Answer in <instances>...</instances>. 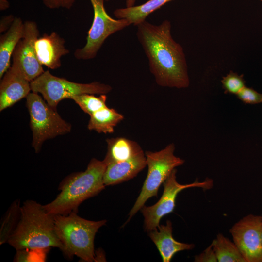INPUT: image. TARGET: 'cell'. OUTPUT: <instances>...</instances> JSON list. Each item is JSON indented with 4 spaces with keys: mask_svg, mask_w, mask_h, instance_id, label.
<instances>
[{
    "mask_svg": "<svg viewBox=\"0 0 262 262\" xmlns=\"http://www.w3.org/2000/svg\"><path fill=\"white\" fill-rule=\"evenodd\" d=\"M136 36L148 60L157 84L162 87L185 88L190 80L182 46L171 35L167 20L159 25L146 20L137 26Z\"/></svg>",
    "mask_w": 262,
    "mask_h": 262,
    "instance_id": "6da1fadb",
    "label": "cell"
},
{
    "mask_svg": "<svg viewBox=\"0 0 262 262\" xmlns=\"http://www.w3.org/2000/svg\"><path fill=\"white\" fill-rule=\"evenodd\" d=\"M7 242L16 250L62 248L56 231L54 215L48 213L43 205L31 200L21 206L19 221Z\"/></svg>",
    "mask_w": 262,
    "mask_h": 262,
    "instance_id": "7a4b0ae2",
    "label": "cell"
},
{
    "mask_svg": "<svg viewBox=\"0 0 262 262\" xmlns=\"http://www.w3.org/2000/svg\"><path fill=\"white\" fill-rule=\"evenodd\" d=\"M106 167L104 160L93 158L84 171L66 176L60 183V193L53 201L43 205L45 210L53 215L77 212L82 202L104 189L103 176Z\"/></svg>",
    "mask_w": 262,
    "mask_h": 262,
    "instance_id": "3957f363",
    "label": "cell"
},
{
    "mask_svg": "<svg viewBox=\"0 0 262 262\" xmlns=\"http://www.w3.org/2000/svg\"><path fill=\"white\" fill-rule=\"evenodd\" d=\"M57 234L65 256H76L85 262L95 261L94 238L98 229L107 221H91L82 218L77 212L54 215Z\"/></svg>",
    "mask_w": 262,
    "mask_h": 262,
    "instance_id": "277c9868",
    "label": "cell"
},
{
    "mask_svg": "<svg viewBox=\"0 0 262 262\" xmlns=\"http://www.w3.org/2000/svg\"><path fill=\"white\" fill-rule=\"evenodd\" d=\"M25 98L33 135L32 147L37 153L45 141L68 133L72 126L64 120L57 109L49 105L38 93L30 92Z\"/></svg>",
    "mask_w": 262,
    "mask_h": 262,
    "instance_id": "5b68a950",
    "label": "cell"
},
{
    "mask_svg": "<svg viewBox=\"0 0 262 262\" xmlns=\"http://www.w3.org/2000/svg\"><path fill=\"white\" fill-rule=\"evenodd\" d=\"M175 145H168L156 152H145L148 171L141 192L129 213L127 223L152 196H156L159 187L176 167L182 165L184 160L174 155Z\"/></svg>",
    "mask_w": 262,
    "mask_h": 262,
    "instance_id": "8992f818",
    "label": "cell"
},
{
    "mask_svg": "<svg viewBox=\"0 0 262 262\" xmlns=\"http://www.w3.org/2000/svg\"><path fill=\"white\" fill-rule=\"evenodd\" d=\"M32 92L40 93L52 107L56 109L59 102L83 94H107L112 87L98 82L89 83L73 82L51 74L49 70L30 82Z\"/></svg>",
    "mask_w": 262,
    "mask_h": 262,
    "instance_id": "52a82bcc",
    "label": "cell"
},
{
    "mask_svg": "<svg viewBox=\"0 0 262 262\" xmlns=\"http://www.w3.org/2000/svg\"><path fill=\"white\" fill-rule=\"evenodd\" d=\"M90 1L94 11L93 20L87 32L85 45L74 52V57L78 60L94 58L110 35L131 25L127 19H115L111 17L105 9V0Z\"/></svg>",
    "mask_w": 262,
    "mask_h": 262,
    "instance_id": "ba28073f",
    "label": "cell"
},
{
    "mask_svg": "<svg viewBox=\"0 0 262 262\" xmlns=\"http://www.w3.org/2000/svg\"><path fill=\"white\" fill-rule=\"evenodd\" d=\"M176 173L175 168L164 182V192L157 202L150 206L144 205L141 209L144 217L145 229L148 232L157 228L164 216L173 212L177 196L180 192L193 187L208 190L213 186V180L210 178H206L201 182L196 180L191 183L180 184L177 181Z\"/></svg>",
    "mask_w": 262,
    "mask_h": 262,
    "instance_id": "9c48e42d",
    "label": "cell"
},
{
    "mask_svg": "<svg viewBox=\"0 0 262 262\" xmlns=\"http://www.w3.org/2000/svg\"><path fill=\"white\" fill-rule=\"evenodd\" d=\"M262 217L250 214L236 222L230 233L246 262H262Z\"/></svg>",
    "mask_w": 262,
    "mask_h": 262,
    "instance_id": "30bf717a",
    "label": "cell"
},
{
    "mask_svg": "<svg viewBox=\"0 0 262 262\" xmlns=\"http://www.w3.org/2000/svg\"><path fill=\"white\" fill-rule=\"evenodd\" d=\"M39 37L36 23L30 20L25 21L23 37L18 43L12 57V66L18 69L30 82L45 71L35 50V42Z\"/></svg>",
    "mask_w": 262,
    "mask_h": 262,
    "instance_id": "8fae6325",
    "label": "cell"
},
{
    "mask_svg": "<svg viewBox=\"0 0 262 262\" xmlns=\"http://www.w3.org/2000/svg\"><path fill=\"white\" fill-rule=\"evenodd\" d=\"M31 91L30 82L18 69L11 65L0 83V111L26 98Z\"/></svg>",
    "mask_w": 262,
    "mask_h": 262,
    "instance_id": "7c38bea8",
    "label": "cell"
},
{
    "mask_svg": "<svg viewBox=\"0 0 262 262\" xmlns=\"http://www.w3.org/2000/svg\"><path fill=\"white\" fill-rule=\"evenodd\" d=\"M66 41L56 32L44 33L35 42L36 54L40 64L51 69L61 66V58L69 53L65 46Z\"/></svg>",
    "mask_w": 262,
    "mask_h": 262,
    "instance_id": "4fadbf2b",
    "label": "cell"
},
{
    "mask_svg": "<svg viewBox=\"0 0 262 262\" xmlns=\"http://www.w3.org/2000/svg\"><path fill=\"white\" fill-rule=\"evenodd\" d=\"M147 165L144 152L129 160L107 164L103 176L105 186L120 183L135 177Z\"/></svg>",
    "mask_w": 262,
    "mask_h": 262,
    "instance_id": "5bb4252c",
    "label": "cell"
},
{
    "mask_svg": "<svg viewBox=\"0 0 262 262\" xmlns=\"http://www.w3.org/2000/svg\"><path fill=\"white\" fill-rule=\"evenodd\" d=\"M172 224L167 220L165 225H159L149 232V236L156 246L163 262H170L174 255L181 251L191 250L194 244L180 242L172 236Z\"/></svg>",
    "mask_w": 262,
    "mask_h": 262,
    "instance_id": "9a60e30c",
    "label": "cell"
},
{
    "mask_svg": "<svg viewBox=\"0 0 262 262\" xmlns=\"http://www.w3.org/2000/svg\"><path fill=\"white\" fill-rule=\"evenodd\" d=\"M24 34V22L15 17L9 29L0 37V78L10 67L11 58L19 41Z\"/></svg>",
    "mask_w": 262,
    "mask_h": 262,
    "instance_id": "2e32d148",
    "label": "cell"
},
{
    "mask_svg": "<svg viewBox=\"0 0 262 262\" xmlns=\"http://www.w3.org/2000/svg\"><path fill=\"white\" fill-rule=\"evenodd\" d=\"M107 151L103 160L107 164L129 160L143 152L136 142L124 137L106 139Z\"/></svg>",
    "mask_w": 262,
    "mask_h": 262,
    "instance_id": "e0dca14e",
    "label": "cell"
},
{
    "mask_svg": "<svg viewBox=\"0 0 262 262\" xmlns=\"http://www.w3.org/2000/svg\"><path fill=\"white\" fill-rule=\"evenodd\" d=\"M171 0H149L139 5L116 9L113 14L117 19H127L131 24L136 26L146 20L148 16L152 12Z\"/></svg>",
    "mask_w": 262,
    "mask_h": 262,
    "instance_id": "ac0fdd59",
    "label": "cell"
},
{
    "mask_svg": "<svg viewBox=\"0 0 262 262\" xmlns=\"http://www.w3.org/2000/svg\"><path fill=\"white\" fill-rule=\"evenodd\" d=\"M87 128L98 133H111L124 116L113 108L104 107L90 115Z\"/></svg>",
    "mask_w": 262,
    "mask_h": 262,
    "instance_id": "d6986e66",
    "label": "cell"
},
{
    "mask_svg": "<svg viewBox=\"0 0 262 262\" xmlns=\"http://www.w3.org/2000/svg\"><path fill=\"white\" fill-rule=\"evenodd\" d=\"M212 243L218 262H246L234 242L222 233Z\"/></svg>",
    "mask_w": 262,
    "mask_h": 262,
    "instance_id": "ffe728a7",
    "label": "cell"
},
{
    "mask_svg": "<svg viewBox=\"0 0 262 262\" xmlns=\"http://www.w3.org/2000/svg\"><path fill=\"white\" fill-rule=\"evenodd\" d=\"M20 202L14 201L7 211L3 219L0 229V244L2 245L8 240L16 229L20 215Z\"/></svg>",
    "mask_w": 262,
    "mask_h": 262,
    "instance_id": "44dd1931",
    "label": "cell"
},
{
    "mask_svg": "<svg viewBox=\"0 0 262 262\" xmlns=\"http://www.w3.org/2000/svg\"><path fill=\"white\" fill-rule=\"evenodd\" d=\"M83 94L73 97L71 99L79 105L81 109L90 115L96 111L107 106L106 94L99 95Z\"/></svg>",
    "mask_w": 262,
    "mask_h": 262,
    "instance_id": "7402d4cb",
    "label": "cell"
},
{
    "mask_svg": "<svg viewBox=\"0 0 262 262\" xmlns=\"http://www.w3.org/2000/svg\"><path fill=\"white\" fill-rule=\"evenodd\" d=\"M221 82L226 92L236 95L245 86L243 75L240 76L232 71L223 77Z\"/></svg>",
    "mask_w": 262,
    "mask_h": 262,
    "instance_id": "603a6c76",
    "label": "cell"
},
{
    "mask_svg": "<svg viewBox=\"0 0 262 262\" xmlns=\"http://www.w3.org/2000/svg\"><path fill=\"white\" fill-rule=\"evenodd\" d=\"M237 96L239 99L246 104H258L262 103V94L246 86L237 94Z\"/></svg>",
    "mask_w": 262,
    "mask_h": 262,
    "instance_id": "cb8c5ba5",
    "label": "cell"
},
{
    "mask_svg": "<svg viewBox=\"0 0 262 262\" xmlns=\"http://www.w3.org/2000/svg\"><path fill=\"white\" fill-rule=\"evenodd\" d=\"M45 7L50 9L65 8L70 9L75 3L76 0H42ZM111 0H105L109 1Z\"/></svg>",
    "mask_w": 262,
    "mask_h": 262,
    "instance_id": "d4e9b609",
    "label": "cell"
},
{
    "mask_svg": "<svg viewBox=\"0 0 262 262\" xmlns=\"http://www.w3.org/2000/svg\"><path fill=\"white\" fill-rule=\"evenodd\" d=\"M196 262H216L217 257L213 247L212 243L199 254L194 258Z\"/></svg>",
    "mask_w": 262,
    "mask_h": 262,
    "instance_id": "484cf974",
    "label": "cell"
},
{
    "mask_svg": "<svg viewBox=\"0 0 262 262\" xmlns=\"http://www.w3.org/2000/svg\"><path fill=\"white\" fill-rule=\"evenodd\" d=\"M15 17L12 15L1 17L0 21V33L7 31L12 25Z\"/></svg>",
    "mask_w": 262,
    "mask_h": 262,
    "instance_id": "4316f807",
    "label": "cell"
},
{
    "mask_svg": "<svg viewBox=\"0 0 262 262\" xmlns=\"http://www.w3.org/2000/svg\"><path fill=\"white\" fill-rule=\"evenodd\" d=\"M10 6L9 2L7 0H0V10L4 11L7 9Z\"/></svg>",
    "mask_w": 262,
    "mask_h": 262,
    "instance_id": "83f0119b",
    "label": "cell"
},
{
    "mask_svg": "<svg viewBox=\"0 0 262 262\" xmlns=\"http://www.w3.org/2000/svg\"><path fill=\"white\" fill-rule=\"evenodd\" d=\"M136 0H126V7H131L134 5Z\"/></svg>",
    "mask_w": 262,
    "mask_h": 262,
    "instance_id": "f1b7e54d",
    "label": "cell"
},
{
    "mask_svg": "<svg viewBox=\"0 0 262 262\" xmlns=\"http://www.w3.org/2000/svg\"><path fill=\"white\" fill-rule=\"evenodd\" d=\"M261 216H262V214ZM261 237H262V235H261Z\"/></svg>",
    "mask_w": 262,
    "mask_h": 262,
    "instance_id": "f546056e",
    "label": "cell"
},
{
    "mask_svg": "<svg viewBox=\"0 0 262 262\" xmlns=\"http://www.w3.org/2000/svg\"><path fill=\"white\" fill-rule=\"evenodd\" d=\"M259 0V1H260L261 2H262V0Z\"/></svg>",
    "mask_w": 262,
    "mask_h": 262,
    "instance_id": "4dcf8cb0",
    "label": "cell"
}]
</instances>
